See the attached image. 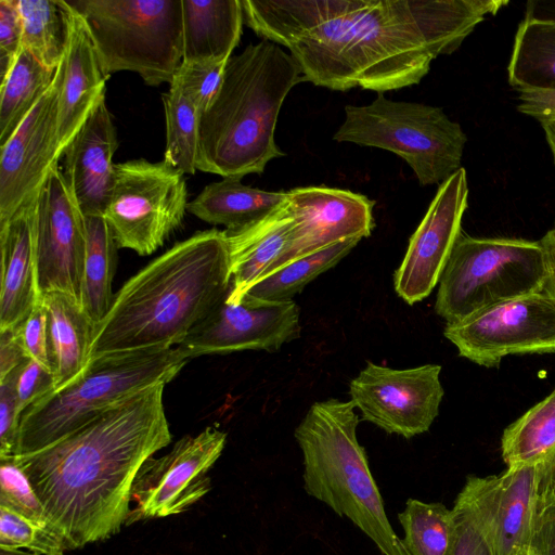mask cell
Listing matches in <instances>:
<instances>
[{"label": "cell", "instance_id": "1", "mask_svg": "<svg viewBox=\"0 0 555 555\" xmlns=\"http://www.w3.org/2000/svg\"><path fill=\"white\" fill-rule=\"evenodd\" d=\"M244 22L285 47L305 81L383 93L418 83L508 0H241Z\"/></svg>", "mask_w": 555, "mask_h": 555}, {"label": "cell", "instance_id": "2", "mask_svg": "<svg viewBox=\"0 0 555 555\" xmlns=\"http://www.w3.org/2000/svg\"><path fill=\"white\" fill-rule=\"evenodd\" d=\"M158 384L102 411L55 443L13 456L66 550L117 534L142 465L171 442Z\"/></svg>", "mask_w": 555, "mask_h": 555}, {"label": "cell", "instance_id": "3", "mask_svg": "<svg viewBox=\"0 0 555 555\" xmlns=\"http://www.w3.org/2000/svg\"><path fill=\"white\" fill-rule=\"evenodd\" d=\"M224 231L197 232L130 278L95 326L89 363L103 357L170 349L229 295Z\"/></svg>", "mask_w": 555, "mask_h": 555}, {"label": "cell", "instance_id": "4", "mask_svg": "<svg viewBox=\"0 0 555 555\" xmlns=\"http://www.w3.org/2000/svg\"><path fill=\"white\" fill-rule=\"evenodd\" d=\"M305 81L294 57L261 40L231 56L221 87L199 118L197 170L223 178L261 175L285 155L275 128L289 91Z\"/></svg>", "mask_w": 555, "mask_h": 555}, {"label": "cell", "instance_id": "5", "mask_svg": "<svg viewBox=\"0 0 555 555\" xmlns=\"http://www.w3.org/2000/svg\"><path fill=\"white\" fill-rule=\"evenodd\" d=\"M354 409L351 401H318L296 427L305 491L351 520L383 555H405L358 441Z\"/></svg>", "mask_w": 555, "mask_h": 555}, {"label": "cell", "instance_id": "6", "mask_svg": "<svg viewBox=\"0 0 555 555\" xmlns=\"http://www.w3.org/2000/svg\"><path fill=\"white\" fill-rule=\"evenodd\" d=\"M189 360L177 348L103 357L69 385L24 411L14 456L42 450L108 406L176 377Z\"/></svg>", "mask_w": 555, "mask_h": 555}, {"label": "cell", "instance_id": "7", "mask_svg": "<svg viewBox=\"0 0 555 555\" xmlns=\"http://www.w3.org/2000/svg\"><path fill=\"white\" fill-rule=\"evenodd\" d=\"M83 18L103 72L128 70L170 85L183 60L182 0H69Z\"/></svg>", "mask_w": 555, "mask_h": 555}, {"label": "cell", "instance_id": "8", "mask_svg": "<svg viewBox=\"0 0 555 555\" xmlns=\"http://www.w3.org/2000/svg\"><path fill=\"white\" fill-rule=\"evenodd\" d=\"M546 278L540 241L461 232L439 279L435 310L455 323L495 304L541 293Z\"/></svg>", "mask_w": 555, "mask_h": 555}, {"label": "cell", "instance_id": "9", "mask_svg": "<svg viewBox=\"0 0 555 555\" xmlns=\"http://www.w3.org/2000/svg\"><path fill=\"white\" fill-rule=\"evenodd\" d=\"M333 140L389 151L406 162L421 185H440L462 168L467 135L441 107L378 93L370 104L345 106Z\"/></svg>", "mask_w": 555, "mask_h": 555}, {"label": "cell", "instance_id": "10", "mask_svg": "<svg viewBox=\"0 0 555 555\" xmlns=\"http://www.w3.org/2000/svg\"><path fill=\"white\" fill-rule=\"evenodd\" d=\"M184 175L165 163L133 159L115 164L103 216L118 247L150 255L178 229L188 211Z\"/></svg>", "mask_w": 555, "mask_h": 555}, {"label": "cell", "instance_id": "11", "mask_svg": "<svg viewBox=\"0 0 555 555\" xmlns=\"http://www.w3.org/2000/svg\"><path fill=\"white\" fill-rule=\"evenodd\" d=\"M443 334L459 354L496 367L508 354L555 352V301L544 292L505 300L459 322Z\"/></svg>", "mask_w": 555, "mask_h": 555}, {"label": "cell", "instance_id": "12", "mask_svg": "<svg viewBox=\"0 0 555 555\" xmlns=\"http://www.w3.org/2000/svg\"><path fill=\"white\" fill-rule=\"evenodd\" d=\"M225 433L207 427L178 440L163 456L150 457L140 468L131 491L134 506L126 526L181 514L210 490L207 473L220 457Z\"/></svg>", "mask_w": 555, "mask_h": 555}, {"label": "cell", "instance_id": "13", "mask_svg": "<svg viewBox=\"0 0 555 555\" xmlns=\"http://www.w3.org/2000/svg\"><path fill=\"white\" fill-rule=\"evenodd\" d=\"M441 366L391 369L366 362L350 382V401L367 421L388 434L412 438L427 431L443 398Z\"/></svg>", "mask_w": 555, "mask_h": 555}, {"label": "cell", "instance_id": "14", "mask_svg": "<svg viewBox=\"0 0 555 555\" xmlns=\"http://www.w3.org/2000/svg\"><path fill=\"white\" fill-rule=\"evenodd\" d=\"M554 487L555 453L499 476L466 478L462 489L479 513L491 555H513L528 545L539 504Z\"/></svg>", "mask_w": 555, "mask_h": 555}, {"label": "cell", "instance_id": "15", "mask_svg": "<svg viewBox=\"0 0 555 555\" xmlns=\"http://www.w3.org/2000/svg\"><path fill=\"white\" fill-rule=\"evenodd\" d=\"M87 235L85 216L60 165L36 198V258L40 296L67 294L80 302Z\"/></svg>", "mask_w": 555, "mask_h": 555}, {"label": "cell", "instance_id": "16", "mask_svg": "<svg viewBox=\"0 0 555 555\" xmlns=\"http://www.w3.org/2000/svg\"><path fill=\"white\" fill-rule=\"evenodd\" d=\"M299 336V308L293 300L245 294L237 302L224 299L176 347L190 360L243 350L273 352Z\"/></svg>", "mask_w": 555, "mask_h": 555}, {"label": "cell", "instance_id": "17", "mask_svg": "<svg viewBox=\"0 0 555 555\" xmlns=\"http://www.w3.org/2000/svg\"><path fill=\"white\" fill-rule=\"evenodd\" d=\"M63 60L42 94L9 140L0 146V227L33 201L59 164L57 117Z\"/></svg>", "mask_w": 555, "mask_h": 555}, {"label": "cell", "instance_id": "18", "mask_svg": "<svg viewBox=\"0 0 555 555\" xmlns=\"http://www.w3.org/2000/svg\"><path fill=\"white\" fill-rule=\"evenodd\" d=\"M375 202L363 194L327 186L286 192L294 223L288 245L263 275L307 255L349 238L370 236ZM262 276V278H263Z\"/></svg>", "mask_w": 555, "mask_h": 555}, {"label": "cell", "instance_id": "19", "mask_svg": "<svg viewBox=\"0 0 555 555\" xmlns=\"http://www.w3.org/2000/svg\"><path fill=\"white\" fill-rule=\"evenodd\" d=\"M467 206V173L462 167L439 185L395 274V291L409 305L425 299L439 283Z\"/></svg>", "mask_w": 555, "mask_h": 555}, {"label": "cell", "instance_id": "20", "mask_svg": "<svg viewBox=\"0 0 555 555\" xmlns=\"http://www.w3.org/2000/svg\"><path fill=\"white\" fill-rule=\"evenodd\" d=\"M118 147L112 115L102 99L63 153V173L83 215H103L114 181Z\"/></svg>", "mask_w": 555, "mask_h": 555}, {"label": "cell", "instance_id": "21", "mask_svg": "<svg viewBox=\"0 0 555 555\" xmlns=\"http://www.w3.org/2000/svg\"><path fill=\"white\" fill-rule=\"evenodd\" d=\"M65 7L68 36L59 96V158L93 108L105 98L108 78L100 64L83 18L67 1Z\"/></svg>", "mask_w": 555, "mask_h": 555}, {"label": "cell", "instance_id": "22", "mask_svg": "<svg viewBox=\"0 0 555 555\" xmlns=\"http://www.w3.org/2000/svg\"><path fill=\"white\" fill-rule=\"evenodd\" d=\"M36 198L22 206L0 227V331L18 327L40 298L36 258Z\"/></svg>", "mask_w": 555, "mask_h": 555}, {"label": "cell", "instance_id": "23", "mask_svg": "<svg viewBox=\"0 0 555 555\" xmlns=\"http://www.w3.org/2000/svg\"><path fill=\"white\" fill-rule=\"evenodd\" d=\"M293 223L285 199L260 221L235 231L224 230L232 271L227 301H240L281 257L288 245Z\"/></svg>", "mask_w": 555, "mask_h": 555}, {"label": "cell", "instance_id": "24", "mask_svg": "<svg viewBox=\"0 0 555 555\" xmlns=\"http://www.w3.org/2000/svg\"><path fill=\"white\" fill-rule=\"evenodd\" d=\"M48 315V346L54 390L77 379L88 367L95 325L72 296L41 295Z\"/></svg>", "mask_w": 555, "mask_h": 555}, {"label": "cell", "instance_id": "25", "mask_svg": "<svg viewBox=\"0 0 555 555\" xmlns=\"http://www.w3.org/2000/svg\"><path fill=\"white\" fill-rule=\"evenodd\" d=\"M243 23L241 0H182V61L227 62Z\"/></svg>", "mask_w": 555, "mask_h": 555}, {"label": "cell", "instance_id": "26", "mask_svg": "<svg viewBox=\"0 0 555 555\" xmlns=\"http://www.w3.org/2000/svg\"><path fill=\"white\" fill-rule=\"evenodd\" d=\"M286 199V192H271L244 185L240 178H223L206 185L188 204V211L229 231L248 227L269 216Z\"/></svg>", "mask_w": 555, "mask_h": 555}, {"label": "cell", "instance_id": "27", "mask_svg": "<svg viewBox=\"0 0 555 555\" xmlns=\"http://www.w3.org/2000/svg\"><path fill=\"white\" fill-rule=\"evenodd\" d=\"M507 80L516 91L555 90V20L524 16L515 34Z\"/></svg>", "mask_w": 555, "mask_h": 555}, {"label": "cell", "instance_id": "28", "mask_svg": "<svg viewBox=\"0 0 555 555\" xmlns=\"http://www.w3.org/2000/svg\"><path fill=\"white\" fill-rule=\"evenodd\" d=\"M83 216L87 245L80 305L96 326L107 313L113 301L112 282L118 245L103 215Z\"/></svg>", "mask_w": 555, "mask_h": 555}, {"label": "cell", "instance_id": "29", "mask_svg": "<svg viewBox=\"0 0 555 555\" xmlns=\"http://www.w3.org/2000/svg\"><path fill=\"white\" fill-rule=\"evenodd\" d=\"M56 70L41 63L28 49H21L10 73L0 82V146L49 89Z\"/></svg>", "mask_w": 555, "mask_h": 555}, {"label": "cell", "instance_id": "30", "mask_svg": "<svg viewBox=\"0 0 555 555\" xmlns=\"http://www.w3.org/2000/svg\"><path fill=\"white\" fill-rule=\"evenodd\" d=\"M555 453V388L508 425L501 438L507 467L534 463Z\"/></svg>", "mask_w": 555, "mask_h": 555}, {"label": "cell", "instance_id": "31", "mask_svg": "<svg viewBox=\"0 0 555 555\" xmlns=\"http://www.w3.org/2000/svg\"><path fill=\"white\" fill-rule=\"evenodd\" d=\"M22 18V48L41 63L57 68L66 50L68 20L64 0H17Z\"/></svg>", "mask_w": 555, "mask_h": 555}, {"label": "cell", "instance_id": "32", "mask_svg": "<svg viewBox=\"0 0 555 555\" xmlns=\"http://www.w3.org/2000/svg\"><path fill=\"white\" fill-rule=\"evenodd\" d=\"M398 519L404 531L400 541L405 555H452L453 514L444 504L409 499Z\"/></svg>", "mask_w": 555, "mask_h": 555}, {"label": "cell", "instance_id": "33", "mask_svg": "<svg viewBox=\"0 0 555 555\" xmlns=\"http://www.w3.org/2000/svg\"><path fill=\"white\" fill-rule=\"evenodd\" d=\"M361 238H349L298 258L261 278L246 294L273 301H288L321 273L336 266Z\"/></svg>", "mask_w": 555, "mask_h": 555}, {"label": "cell", "instance_id": "34", "mask_svg": "<svg viewBox=\"0 0 555 555\" xmlns=\"http://www.w3.org/2000/svg\"><path fill=\"white\" fill-rule=\"evenodd\" d=\"M162 100L166 119L163 160L183 175H193L197 170L201 114L175 83H170Z\"/></svg>", "mask_w": 555, "mask_h": 555}, {"label": "cell", "instance_id": "35", "mask_svg": "<svg viewBox=\"0 0 555 555\" xmlns=\"http://www.w3.org/2000/svg\"><path fill=\"white\" fill-rule=\"evenodd\" d=\"M0 545L40 555H64L63 540L51 529L0 505Z\"/></svg>", "mask_w": 555, "mask_h": 555}, {"label": "cell", "instance_id": "36", "mask_svg": "<svg viewBox=\"0 0 555 555\" xmlns=\"http://www.w3.org/2000/svg\"><path fill=\"white\" fill-rule=\"evenodd\" d=\"M0 505L52 530L27 475L13 459L0 460Z\"/></svg>", "mask_w": 555, "mask_h": 555}, {"label": "cell", "instance_id": "37", "mask_svg": "<svg viewBox=\"0 0 555 555\" xmlns=\"http://www.w3.org/2000/svg\"><path fill=\"white\" fill-rule=\"evenodd\" d=\"M227 62L182 61L170 83L177 85L202 115L221 87Z\"/></svg>", "mask_w": 555, "mask_h": 555}, {"label": "cell", "instance_id": "38", "mask_svg": "<svg viewBox=\"0 0 555 555\" xmlns=\"http://www.w3.org/2000/svg\"><path fill=\"white\" fill-rule=\"evenodd\" d=\"M452 514L454 521L452 555H491L479 513L463 489L454 501Z\"/></svg>", "mask_w": 555, "mask_h": 555}, {"label": "cell", "instance_id": "39", "mask_svg": "<svg viewBox=\"0 0 555 555\" xmlns=\"http://www.w3.org/2000/svg\"><path fill=\"white\" fill-rule=\"evenodd\" d=\"M23 25L17 0H0V80L13 67L22 49Z\"/></svg>", "mask_w": 555, "mask_h": 555}, {"label": "cell", "instance_id": "40", "mask_svg": "<svg viewBox=\"0 0 555 555\" xmlns=\"http://www.w3.org/2000/svg\"><path fill=\"white\" fill-rule=\"evenodd\" d=\"M16 370L0 380V460L13 457L16 452L21 420L15 390Z\"/></svg>", "mask_w": 555, "mask_h": 555}, {"label": "cell", "instance_id": "41", "mask_svg": "<svg viewBox=\"0 0 555 555\" xmlns=\"http://www.w3.org/2000/svg\"><path fill=\"white\" fill-rule=\"evenodd\" d=\"M53 389L52 372L33 359H28L16 370L15 390L20 415L22 416L26 409Z\"/></svg>", "mask_w": 555, "mask_h": 555}, {"label": "cell", "instance_id": "42", "mask_svg": "<svg viewBox=\"0 0 555 555\" xmlns=\"http://www.w3.org/2000/svg\"><path fill=\"white\" fill-rule=\"evenodd\" d=\"M15 330L28 358L51 371L48 346V315L41 296L28 317Z\"/></svg>", "mask_w": 555, "mask_h": 555}, {"label": "cell", "instance_id": "43", "mask_svg": "<svg viewBox=\"0 0 555 555\" xmlns=\"http://www.w3.org/2000/svg\"><path fill=\"white\" fill-rule=\"evenodd\" d=\"M528 545L537 555H555V487L539 504Z\"/></svg>", "mask_w": 555, "mask_h": 555}, {"label": "cell", "instance_id": "44", "mask_svg": "<svg viewBox=\"0 0 555 555\" xmlns=\"http://www.w3.org/2000/svg\"><path fill=\"white\" fill-rule=\"evenodd\" d=\"M517 111L542 124H555V90H518Z\"/></svg>", "mask_w": 555, "mask_h": 555}, {"label": "cell", "instance_id": "45", "mask_svg": "<svg viewBox=\"0 0 555 555\" xmlns=\"http://www.w3.org/2000/svg\"><path fill=\"white\" fill-rule=\"evenodd\" d=\"M28 359L16 330L0 331V380Z\"/></svg>", "mask_w": 555, "mask_h": 555}, {"label": "cell", "instance_id": "46", "mask_svg": "<svg viewBox=\"0 0 555 555\" xmlns=\"http://www.w3.org/2000/svg\"><path fill=\"white\" fill-rule=\"evenodd\" d=\"M539 241L543 246L547 263V278L543 292L555 301V228L548 230Z\"/></svg>", "mask_w": 555, "mask_h": 555}, {"label": "cell", "instance_id": "47", "mask_svg": "<svg viewBox=\"0 0 555 555\" xmlns=\"http://www.w3.org/2000/svg\"><path fill=\"white\" fill-rule=\"evenodd\" d=\"M525 15L555 20V1H528L526 4Z\"/></svg>", "mask_w": 555, "mask_h": 555}, {"label": "cell", "instance_id": "48", "mask_svg": "<svg viewBox=\"0 0 555 555\" xmlns=\"http://www.w3.org/2000/svg\"><path fill=\"white\" fill-rule=\"evenodd\" d=\"M541 126H542V129L544 132L545 141L551 151L553 164L555 167V124L554 122L542 124Z\"/></svg>", "mask_w": 555, "mask_h": 555}, {"label": "cell", "instance_id": "49", "mask_svg": "<svg viewBox=\"0 0 555 555\" xmlns=\"http://www.w3.org/2000/svg\"><path fill=\"white\" fill-rule=\"evenodd\" d=\"M0 555H40L23 548L0 545Z\"/></svg>", "mask_w": 555, "mask_h": 555}, {"label": "cell", "instance_id": "50", "mask_svg": "<svg viewBox=\"0 0 555 555\" xmlns=\"http://www.w3.org/2000/svg\"><path fill=\"white\" fill-rule=\"evenodd\" d=\"M513 555H537L535 552L529 546L525 545L517 550Z\"/></svg>", "mask_w": 555, "mask_h": 555}, {"label": "cell", "instance_id": "51", "mask_svg": "<svg viewBox=\"0 0 555 555\" xmlns=\"http://www.w3.org/2000/svg\"><path fill=\"white\" fill-rule=\"evenodd\" d=\"M554 228H555V225H554Z\"/></svg>", "mask_w": 555, "mask_h": 555}]
</instances>
